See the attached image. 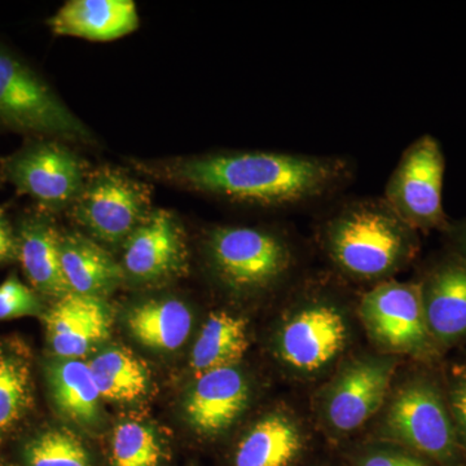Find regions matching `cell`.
Instances as JSON below:
<instances>
[{"mask_svg": "<svg viewBox=\"0 0 466 466\" xmlns=\"http://www.w3.org/2000/svg\"><path fill=\"white\" fill-rule=\"evenodd\" d=\"M126 276L142 283H158L186 274L188 247L186 232L175 214L152 210L125 241Z\"/></svg>", "mask_w": 466, "mask_h": 466, "instance_id": "cell-15", "label": "cell"}, {"mask_svg": "<svg viewBox=\"0 0 466 466\" xmlns=\"http://www.w3.org/2000/svg\"><path fill=\"white\" fill-rule=\"evenodd\" d=\"M429 332L443 357L466 346V258L444 249L416 279Z\"/></svg>", "mask_w": 466, "mask_h": 466, "instance_id": "cell-13", "label": "cell"}, {"mask_svg": "<svg viewBox=\"0 0 466 466\" xmlns=\"http://www.w3.org/2000/svg\"><path fill=\"white\" fill-rule=\"evenodd\" d=\"M72 211L92 238L119 244L152 213V187L116 168H97L88 175Z\"/></svg>", "mask_w": 466, "mask_h": 466, "instance_id": "cell-10", "label": "cell"}, {"mask_svg": "<svg viewBox=\"0 0 466 466\" xmlns=\"http://www.w3.org/2000/svg\"><path fill=\"white\" fill-rule=\"evenodd\" d=\"M205 250L214 279L236 299L284 294L302 276L299 244L280 229L214 227Z\"/></svg>", "mask_w": 466, "mask_h": 466, "instance_id": "cell-6", "label": "cell"}, {"mask_svg": "<svg viewBox=\"0 0 466 466\" xmlns=\"http://www.w3.org/2000/svg\"><path fill=\"white\" fill-rule=\"evenodd\" d=\"M441 364H401L381 410L363 437L400 444L437 466H465Z\"/></svg>", "mask_w": 466, "mask_h": 466, "instance_id": "cell-4", "label": "cell"}, {"mask_svg": "<svg viewBox=\"0 0 466 466\" xmlns=\"http://www.w3.org/2000/svg\"><path fill=\"white\" fill-rule=\"evenodd\" d=\"M315 242L330 274L364 289L397 279L421 250L420 233L382 196L334 205L319 220Z\"/></svg>", "mask_w": 466, "mask_h": 466, "instance_id": "cell-3", "label": "cell"}, {"mask_svg": "<svg viewBox=\"0 0 466 466\" xmlns=\"http://www.w3.org/2000/svg\"><path fill=\"white\" fill-rule=\"evenodd\" d=\"M253 400V380L240 363L195 377L187 394L184 413L196 434L216 440L244 419Z\"/></svg>", "mask_w": 466, "mask_h": 466, "instance_id": "cell-14", "label": "cell"}, {"mask_svg": "<svg viewBox=\"0 0 466 466\" xmlns=\"http://www.w3.org/2000/svg\"><path fill=\"white\" fill-rule=\"evenodd\" d=\"M164 458L161 443L148 426L121 422L112 438V466H158Z\"/></svg>", "mask_w": 466, "mask_h": 466, "instance_id": "cell-26", "label": "cell"}, {"mask_svg": "<svg viewBox=\"0 0 466 466\" xmlns=\"http://www.w3.org/2000/svg\"><path fill=\"white\" fill-rule=\"evenodd\" d=\"M403 359L363 345L311 389L309 413L318 434L341 450L363 437L388 398Z\"/></svg>", "mask_w": 466, "mask_h": 466, "instance_id": "cell-5", "label": "cell"}, {"mask_svg": "<svg viewBox=\"0 0 466 466\" xmlns=\"http://www.w3.org/2000/svg\"><path fill=\"white\" fill-rule=\"evenodd\" d=\"M58 247L64 278L73 293L103 299L124 283V267L88 236L60 233Z\"/></svg>", "mask_w": 466, "mask_h": 466, "instance_id": "cell-18", "label": "cell"}, {"mask_svg": "<svg viewBox=\"0 0 466 466\" xmlns=\"http://www.w3.org/2000/svg\"><path fill=\"white\" fill-rule=\"evenodd\" d=\"M318 431L309 410L279 400L245 428L231 453V466H305Z\"/></svg>", "mask_w": 466, "mask_h": 466, "instance_id": "cell-11", "label": "cell"}, {"mask_svg": "<svg viewBox=\"0 0 466 466\" xmlns=\"http://www.w3.org/2000/svg\"><path fill=\"white\" fill-rule=\"evenodd\" d=\"M17 257V238L0 208V263L8 262Z\"/></svg>", "mask_w": 466, "mask_h": 466, "instance_id": "cell-31", "label": "cell"}, {"mask_svg": "<svg viewBox=\"0 0 466 466\" xmlns=\"http://www.w3.org/2000/svg\"><path fill=\"white\" fill-rule=\"evenodd\" d=\"M33 403L32 364L25 350L0 343V443Z\"/></svg>", "mask_w": 466, "mask_h": 466, "instance_id": "cell-24", "label": "cell"}, {"mask_svg": "<svg viewBox=\"0 0 466 466\" xmlns=\"http://www.w3.org/2000/svg\"><path fill=\"white\" fill-rule=\"evenodd\" d=\"M46 370L58 412L76 425H94L99 419L101 397L88 363L57 358Z\"/></svg>", "mask_w": 466, "mask_h": 466, "instance_id": "cell-22", "label": "cell"}, {"mask_svg": "<svg viewBox=\"0 0 466 466\" xmlns=\"http://www.w3.org/2000/svg\"><path fill=\"white\" fill-rule=\"evenodd\" d=\"M139 23L133 0H69L47 25L56 35L110 42L134 33Z\"/></svg>", "mask_w": 466, "mask_h": 466, "instance_id": "cell-17", "label": "cell"}, {"mask_svg": "<svg viewBox=\"0 0 466 466\" xmlns=\"http://www.w3.org/2000/svg\"><path fill=\"white\" fill-rule=\"evenodd\" d=\"M357 309L364 342L370 349L406 361L443 363L426 324L416 280L391 279L366 288L358 294Z\"/></svg>", "mask_w": 466, "mask_h": 466, "instance_id": "cell-7", "label": "cell"}, {"mask_svg": "<svg viewBox=\"0 0 466 466\" xmlns=\"http://www.w3.org/2000/svg\"><path fill=\"white\" fill-rule=\"evenodd\" d=\"M45 325L58 359H81L109 339L113 312L101 297L70 291L46 312Z\"/></svg>", "mask_w": 466, "mask_h": 466, "instance_id": "cell-16", "label": "cell"}, {"mask_svg": "<svg viewBox=\"0 0 466 466\" xmlns=\"http://www.w3.org/2000/svg\"><path fill=\"white\" fill-rule=\"evenodd\" d=\"M444 173L446 157L440 140L421 135L401 153L386 183L383 200L420 235L443 233L451 222L441 198Z\"/></svg>", "mask_w": 466, "mask_h": 466, "instance_id": "cell-9", "label": "cell"}, {"mask_svg": "<svg viewBox=\"0 0 466 466\" xmlns=\"http://www.w3.org/2000/svg\"><path fill=\"white\" fill-rule=\"evenodd\" d=\"M0 466H5V465H0Z\"/></svg>", "mask_w": 466, "mask_h": 466, "instance_id": "cell-33", "label": "cell"}, {"mask_svg": "<svg viewBox=\"0 0 466 466\" xmlns=\"http://www.w3.org/2000/svg\"><path fill=\"white\" fill-rule=\"evenodd\" d=\"M128 332L146 348L174 351L182 348L193 328L191 309L179 299H152L128 311Z\"/></svg>", "mask_w": 466, "mask_h": 466, "instance_id": "cell-21", "label": "cell"}, {"mask_svg": "<svg viewBox=\"0 0 466 466\" xmlns=\"http://www.w3.org/2000/svg\"><path fill=\"white\" fill-rule=\"evenodd\" d=\"M5 171L17 191L50 210L72 207L88 171L87 162L60 142H38L5 161Z\"/></svg>", "mask_w": 466, "mask_h": 466, "instance_id": "cell-12", "label": "cell"}, {"mask_svg": "<svg viewBox=\"0 0 466 466\" xmlns=\"http://www.w3.org/2000/svg\"><path fill=\"white\" fill-rule=\"evenodd\" d=\"M358 294L329 271L302 275L283 294L267 352L291 386L311 388L360 348Z\"/></svg>", "mask_w": 466, "mask_h": 466, "instance_id": "cell-2", "label": "cell"}, {"mask_svg": "<svg viewBox=\"0 0 466 466\" xmlns=\"http://www.w3.org/2000/svg\"><path fill=\"white\" fill-rule=\"evenodd\" d=\"M309 462L311 461H309L308 464H306L305 466H348V464H346L345 461V465H342V464H337V462H333V461H318V462H312V464H309Z\"/></svg>", "mask_w": 466, "mask_h": 466, "instance_id": "cell-32", "label": "cell"}, {"mask_svg": "<svg viewBox=\"0 0 466 466\" xmlns=\"http://www.w3.org/2000/svg\"><path fill=\"white\" fill-rule=\"evenodd\" d=\"M42 303L35 291L12 276L0 284V320L41 314Z\"/></svg>", "mask_w": 466, "mask_h": 466, "instance_id": "cell-29", "label": "cell"}, {"mask_svg": "<svg viewBox=\"0 0 466 466\" xmlns=\"http://www.w3.org/2000/svg\"><path fill=\"white\" fill-rule=\"evenodd\" d=\"M465 348H466V346H465Z\"/></svg>", "mask_w": 466, "mask_h": 466, "instance_id": "cell-34", "label": "cell"}, {"mask_svg": "<svg viewBox=\"0 0 466 466\" xmlns=\"http://www.w3.org/2000/svg\"><path fill=\"white\" fill-rule=\"evenodd\" d=\"M88 366L104 400L131 403L148 391V367L128 350H104L88 361Z\"/></svg>", "mask_w": 466, "mask_h": 466, "instance_id": "cell-23", "label": "cell"}, {"mask_svg": "<svg viewBox=\"0 0 466 466\" xmlns=\"http://www.w3.org/2000/svg\"><path fill=\"white\" fill-rule=\"evenodd\" d=\"M348 466H437L391 441L361 437L339 450Z\"/></svg>", "mask_w": 466, "mask_h": 466, "instance_id": "cell-27", "label": "cell"}, {"mask_svg": "<svg viewBox=\"0 0 466 466\" xmlns=\"http://www.w3.org/2000/svg\"><path fill=\"white\" fill-rule=\"evenodd\" d=\"M451 417L466 458V360L441 364Z\"/></svg>", "mask_w": 466, "mask_h": 466, "instance_id": "cell-28", "label": "cell"}, {"mask_svg": "<svg viewBox=\"0 0 466 466\" xmlns=\"http://www.w3.org/2000/svg\"><path fill=\"white\" fill-rule=\"evenodd\" d=\"M143 173L235 204L294 208L333 198L352 180L345 156L223 150L143 164Z\"/></svg>", "mask_w": 466, "mask_h": 466, "instance_id": "cell-1", "label": "cell"}, {"mask_svg": "<svg viewBox=\"0 0 466 466\" xmlns=\"http://www.w3.org/2000/svg\"><path fill=\"white\" fill-rule=\"evenodd\" d=\"M60 233L42 217L26 219L17 238V257L34 290L58 299L70 293L60 260Z\"/></svg>", "mask_w": 466, "mask_h": 466, "instance_id": "cell-20", "label": "cell"}, {"mask_svg": "<svg viewBox=\"0 0 466 466\" xmlns=\"http://www.w3.org/2000/svg\"><path fill=\"white\" fill-rule=\"evenodd\" d=\"M251 346L250 320L241 314L218 309L208 314L198 334L189 358L193 376L238 366Z\"/></svg>", "mask_w": 466, "mask_h": 466, "instance_id": "cell-19", "label": "cell"}, {"mask_svg": "<svg viewBox=\"0 0 466 466\" xmlns=\"http://www.w3.org/2000/svg\"><path fill=\"white\" fill-rule=\"evenodd\" d=\"M446 240L447 249L455 251L466 258V217L451 220L446 231L441 233Z\"/></svg>", "mask_w": 466, "mask_h": 466, "instance_id": "cell-30", "label": "cell"}, {"mask_svg": "<svg viewBox=\"0 0 466 466\" xmlns=\"http://www.w3.org/2000/svg\"><path fill=\"white\" fill-rule=\"evenodd\" d=\"M0 125L54 140L94 143V135L54 88L0 43Z\"/></svg>", "mask_w": 466, "mask_h": 466, "instance_id": "cell-8", "label": "cell"}, {"mask_svg": "<svg viewBox=\"0 0 466 466\" xmlns=\"http://www.w3.org/2000/svg\"><path fill=\"white\" fill-rule=\"evenodd\" d=\"M23 455L27 466H91L85 444L64 429L36 434L24 447Z\"/></svg>", "mask_w": 466, "mask_h": 466, "instance_id": "cell-25", "label": "cell"}]
</instances>
